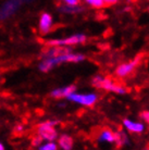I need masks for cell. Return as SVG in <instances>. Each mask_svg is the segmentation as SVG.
I'll return each instance as SVG.
<instances>
[{
  "instance_id": "obj_1",
  "label": "cell",
  "mask_w": 149,
  "mask_h": 150,
  "mask_svg": "<svg viewBox=\"0 0 149 150\" xmlns=\"http://www.w3.org/2000/svg\"><path fill=\"white\" fill-rule=\"evenodd\" d=\"M86 60V56L81 52H73L71 50H69L67 52L60 53L56 57L51 58H44L40 61V63L38 65V68L41 72H49L53 68H56L58 65L64 63H81L83 61Z\"/></svg>"
},
{
  "instance_id": "obj_2",
  "label": "cell",
  "mask_w": 149,
  "mask_h": 150,
  "mask_svg": "<svg viewBox=\"0 0 149 150\" xmlns=\"http://www.w3.org/2000/svg\"><path fill=\"white\" fill-rule=\"evenodd\" d=\"M92 84L97 89L104 90V91H108V93H114V94L118 95H125L128 91L124 85L116 83L111 77L100 74L94 76L93 79H92Z\"/></svg>"
},
{
  "instance_id": "obj_3",
  "label": "cell",
  "mask_w": 149,
  "mask_h": 150,
  "mask_svg": "<svg viewBox=\"0 0 149 150\" xmlns=\"http://www.w3.org/2000/svg\"><path fill=\"white\" fill-rule=\"evenodd\" d=\"M87 41V35L84 33H75L63 38H55L46 41L47 46H58V47H73L83 45Z\"/></svg>"
},
{
  "instance_id": "obj_4",
  "label": "cell",
  "mask_w": 149,
  "mask_h": 150,
  "mask_svg": "<svg viewBox=\"0 0 149 150\" xmlns=\"http://www.w3.org/2000/svg\"><path fill=\"white\" fill-rule=\"evenodd\" d=\"M70 101L77 103L79 105H84V107H94L97 103L98 95L96 93H76L74 91L67 98Z\"/></svg>"
},
{
  "instance_id": "obj_5",
  "label": "cell",
  "mask_w": 149,
  "mask_h": 150,
  "mask_svg": "<svg viewBox=\"0 0 149 150\" xmlns=\"http://www.w3.org/2000/svg\"><path fill=\"white\" fill-rule=\"evenodd\" d=\"M57 122L55 121H45L37 126V135L40 136L43 140H56L58 138V132L56 129Z\"/></svg>"
},
{
  "instance_id": "obj_6",
  "label": "cell",
  "mask_w": 149,
  "mask_h": 150,
  "mask_svg": "<svg viewBox=\"0 0 149 150\" xmlns=\"http://www.w3.org/2000/svg\"><path fill=\"white\" fill-rule=\"evenodd\" d=\"M140 59H142V57L138 56L136 58H134L133 60L128 61V62H124V63L119 64L116 68V71H114L116 76L119 77V79H125V77H127L128 75H131L136 70L137 65L140 63Z\"/></svg>"
},
{
  "instance_id": "obj_7",
  "label": "cell",
  "mask_w": 149,
  "mask_h": 150,
  "mask_svg": "<svg viewBox=\"0 0 149 150\" xmlns=\"http://www.w3.org/2000/svg\"><path fill=\"white\" fill-rule=\"evenodd\" d=\"M22 4V0H7V2L0 8V20H6L18 11Z\"/></svg>"
},
{
  "instance_id": "obj_8",
  "label": "cell",
  "mask_w": 149,
  "mask_h": 150,
  "mask_svg": "<svg viewBox=\"0 0 149 150\" xmlns=\"http://www.w3.org/2000/svg\"><path fill=\"white\" fill-rule=\"evenodd\" d=\"M55 26V21L52 15L48 12H43L39 16V22H38V30L41 35L49 34Z\"/></svg>"
},
{
  "instance_id": "obj_9",
  "label": "cell",
  "mask_w": 149,
  "mask_h": 150,
  "mask_svg": "<svg viewBox=\"0 0 149 150\" xmlns=\"http://www.w3.org/2000/svg\"><path fill=\"white\" fill-rule=\"evenodd\" d=\"M123 126L127 132L133 133V134H140L145 131V125L142 122L133 121L131 119H124L123 120Z\"/></svg>"
},
{
  "instance_id": "obj_10",
  "label": "cell",
  "mask_w": 149,
  "mask_h": 150,
  "mask_svg": "<svg viewBox=\"0 0 149 150\" xmlns=\"http://www.w3.org/2000/svg\"><path fill=\"white\" fill-rule=\"evenodd\" d=\"M74 91H76V86L75 85H69V86L53 89L50 95H51V97L56 98V99H61V98H67Z\"/></svg>"
},
{
  "instance_id": "obj_11",
  "label": "cell",
  "mask_w": 149,
  "mask_h": 150,
  "mask_svg": "<svg viewBox=\"0 0 149 150\" xmlns=\"http://www.w3.org/2000/svg\"><path fill=\"white\" fill-rule=\"evenodd\" d=\"M59 10L64 14H70V15H77L81 14L85 11V8L82 7L81 4L77 6H67V4H61Z\"/></svg>"
},
{
  "instance_id": "obj_12",
  "label": "cell",
  "mask_w": 149,
  "mask_h": 150,
  "mask_svg": "<svg viewBox=\"0 0 149 150\" xmlns=\"http://www.w3.org/2000/svg\"><path fill=\"white\" fill-rule=\"evenodd\" d=\"M58 147L61 150H72L73 148V138L70 135L63 134L61 136H58Z\"/></svg>"
},
{
  "instance_id": "obj_13",
  "label": "cell",
  "mask_w": 149,
  "mask_h": 150,
  "mask_svg": "<svg viewBox=\"0 0 149 150\" xmlns=\"http://www.w3.org/2000/svg\"><path fill=\"white\" fill-rule=\"evenodd\" d=\"M114 132L111 129H102L98 135V142L104 144H114Z\"/></svg>"
},
{
  "instance_id": "obj_14",
  "label": "cell",
  "mask_w": 149,
  "mask_h": 150,
  "mask_svg": "<svg viewBox=\"0 0 149 150\" xmlns=\"http://www.w3.org/2000/svg\"><path fill=\"white\" fill-rule=\"evenodd\" d=\"M83 2L85 4V6L94 10H101L107 7L104 4V0H83Z\"/></svg>"
},
{
  "instance_id": "obj_15",
  "label": "cell",
  "mask_w": 149,
  "mask_h": 150,
  "mask_svg": "<svg viewBox=\"0 0 149 150\" xmlns=\"http://www.w3.org/2000/svg\"><path fill=\"white\" fill-rule=\"evenodd\" d=\"M114 137H116L114 144H116L118 147H122L128 143L126 134L123 133V132H114Z\"/></svg>"
},
{
  "instance_id": "obj_16",
  "label": "cell",
  "mask_w": 149,
  "mask_h": 150,
  "mask_svg": "<svg viewBox=\"0 0 149 150\" xmlns=\"http://www.w3.org/2000/svg\"><path fill=\"white\" fill-rule=\"evenodd\" d=\"M58 144L55 140H46V143H43L37 147L38 150H58Z\"/></svg>"
},
{
  "instance_id": "obj_17",
  "label": "cell",
  "mask_w": 149,
  "mask_h": 150,
  "mask_svg": "<svg viewBox=\"0 0 149 150\" xmlns=\"http://www.w3.org/2000/svg\"><path fill=\"white\" fill-rule=\"evenodd\" d=\"M43 142H44V140H43V138H41L40 136L36 135L35 137H33V139H32V146L38 147L41 143H43Z\"/></svg>"
},
{
  "instance_id": "obj_18",
  "label": "cell",
  "mask_w": 149,
  "mask_h": 150,
  "mask_svg": "<svg viewBox=\"0 0 149 150\" xmlns=\"http://www.w3.org/2000/svg\"><path fill=\"white\" fill-rule=\"evenodd\" d=\"M62 4H67V6H77L79 4L81 0H60Z\"/></svg>"
},
{
  "instance_id": "obj_19",
  "label": "cell",
  "mask_w": 149,
  "mask_h": 150,
  "mask_svg": "<svg viewBox=\"0 0 149 150\" xmlns=\"http://www.w3.org/2000/svg\"><path fill=\"white\" fill-rule=\"evenodd\" d=\"M140 117H142L143 121H145L146 123L149 125V111H143L140 113Z\"/></svg>"
},
{
  "instance_id": "obj_20",
  "label": "cell",
  "mask_w": 149,
  "mask_h": 150,
  "mask_svg": "<svg viewBox=\"0 0 149 150\" xmlns=\"http://www.w3.org/2000/svg\"><path fill=\"white\" fill-rule=\"evenodd\" d=\"M23 131H24V126H23L22 124H18V125H15V127H14L15 133L21 134V133H23Z\"/></svg>"
},
{
  "instance_id": "obj_21",
  "label": "cell",
  "mask_w": 149,
  "mask_h": 150,
  "mask_svg": "<svg viewBox=\"0 0 149 150\" xmlns=\"http://www.w3.org/2000/svg\"><path fill=\"white\" fill-rule=\"evenodd\" d=\"M0 150H6V149H4V144H2V143H0Z\"/></svg>"
},
{
  "instance_id": "obj_22",
  "label": "cell",
  "mask_w": 149,
  "mask_h": 150,
  "mask_svg": "<svg viewBox=\"0 0 149 150\" xmlns=\"http://www.w3.org/2000/svg\"><path fill=\"white\" fill-rule=\"evenodd\" d=\"M147 11L149 12V6H148V7H147Z\"/></svg>"
},
{
  "instance_id": "obj_23",
  "label": "cell",
  "mask_w": 149,
  "mask_h": 150,
  "mask_svg": "<svg viewBox=\"0 0 149 150\" xmlns=\"http://www.w3.org/2000/svg\"><path fill=\"white\" fill-rule=\"evenodd\" d=\"M22 1H30V0H22Z\"/></svg>"
}]
</instances>
